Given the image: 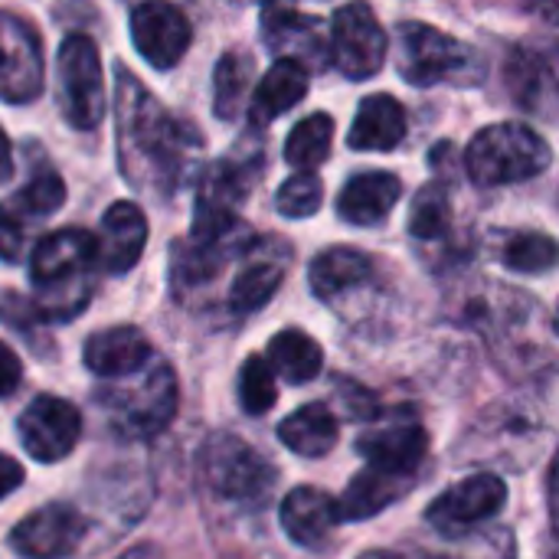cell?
Segmentation results:
<instances>
[{"mask_svg":"<svg viewBox=\"0 0 559 559\" xmlns=\"http://www.w3.org/2000/svg\"><path fill=\"white\" fill-rule=\"evenodd\" d=\"M29 239V223H23L7 203H0V259L20 262Z\"/></svg>","mask_w":559,"mask_h":559,"instance_id":"e575fe53","label":"cell"},{"mask_svg":"<svg viewBox=\"0 0 559 559\" xmlns=\"http://www.w3.org/2000/svg\"><path fill=\"white\" fill-rule=\"evenodd\" d=\"M400 193H403V187L393 174H383V170L357 174L347 180V187L337 197L341 219H347L354 226H373L390 216Z\"/></svg>","mask_w":559,"mask_h":559,"instance_id":"ffe728a7","label":"cell"},{"mask_svg":"<svg viewBox=\"0 0 559 559\" xmlns=\"http://www.w3.org/2000/svg\"><path fill=\"white\" fill-rule=\"evenodd\" d=\"M331 59L347 79H370L386 59V33L360 0L344 3L331 20Z\"/></svg>","mask_w":559,"mask_h":559,"instance_id":"ba28073f","label":"cell"},{"mask_svg":"<svg viewBox=\"0 0 559 559\" xmlns=\"http://www.w3.org/2000/svg\"><path fill=\"white\" fill-rule=\"evenodd\" d=\"M43 43L16 13L0 10V98L23 105L43 92Z\"/></svg>","mask_w":559,"mask_h":559,"instance_id":"9c48e42d","label":"cell"},{"mask_svg":"<svg viewBox=\"0 0 559 559\" xmlns=\"http://www.w3.org/2000/svg\"><path fill=\"white\" fill-rule=\"evenodd\" d=\"M278 400L275 390V370L269 357H249L239 370V403L249 416H265Z\"/></svg>","mask_w":559,"mask_h":559,"instance_id":"1f68e13d","label":"cell"},{"mask_svg":"<svg viewBox=\"0 0 559 559\" xmlns=\"http://www.w3.org/2000/svg\"><path fill=\"white\" fill-rule=\"evenodd\" d=\"M501 259L511 272L537 275V272H547L557 265L559 246L544 233H511L504 239Z\"/></svg>","mask_w":559,"mask_h":559,"instance_id":"f546056e","label":"cell"},{"mask_svg":"<svg viewBox=\"0 0 559 559\" xmlns=\"http://www.w3.org/2000/svg\"><path fill=\"white\" fill-rule=\"evenodd\" d=\"M197 472L210 495L246 508L262 504L275 485V468L252 445L229 432H216L203 442Z\"/></svg>","mask_w":559,"mask_h":559,"instance_id":"8992f818","label":"cell"},{"mask_svg":"<svg viewBox=\"0 0 559 559\" xmlns=\"http://www.w3.org/2000/svg\"><path fill=\"white\" fill-rule=\"evenodd\" d=\"M85 537V518L69 504H46L10 531V547L23 559H66Z\"/></svg>","mask_w":559,"mask_h":559,"instance_id":"4fadbf2b","label":"cell"},{"mask_svg":"<svg viewBox=\"0 0 559 559\" xmlns=\"http://www.w3.org/2000/svg\"><path fill=\"white\" fill-rule=\"evenodd\" d=\"M308 92V72L298 59H278L259 82L255 95H252V121L255 124H269L272 118L285 115L288 108H295Z\"/></svg>","mask_w":559,"mask_h":559,"instance_id":"603a6c76","label":"cell"},{"mask_svg":"<svg viewBox=\"0 0 559 559\" xmlns=\"http://www.w3.org/2000/svg\"><path fill=\"white\" fill-rule=\"evenodd\" d=\"M23 485V468L10 455H0V501Z\"/></svg>","mask_w":559,"mask_h":559,"instance_id":"74e56055","label":"cell"},{"mask_svg":"<svg viewBox=\"0 0 559 559\" xmlns=\"http://www.w3.org/2000/svg\"><path fill=\"white\" fill-rule=\"evenodd\" d=\"M409 485H413V475L367 465L364 472H357L350 478V485L337 498V514H341V521H367V518L386 511L390 504H396L409 491Z\"/></svg>","mask_w":559,"mask_h":559,"instance_id":"d6986e66","label":"cell"},{"mask_svg":"<svg viewBox=\"0 0 559 559\" xmlns=\"http://www.w3.org/2000/svg\"><path fill=\"white\" fill-rule=\"evenodd\" d=\"M449 229V197L442 187L429 183L416 193L409 210V233L416 239H442Z\"/></svg>","mask_w":559,"mask_h":559,"instance_id":"d6a6232c","label":"cell"},{"mask_svg":"<svg viewBox=\"0 0 559 559\" xmlns=\"http://www.w3.org/2000/svg\"><path fill=\"white\" fill-rule=\"evenodd\" d=\"M403 134H406L403 105L393 95H370L357 108L347 144L354 151H393L403 141Z\"/></svg>","mask_w":559,"mask_h":559,"instance_id":"44dd1931","label":"cell"},{"mask_svg":"<svg viewBox=\"0 0 559 559\" xmlns=\"http://www.w3.org/2000/svg\"><path fill=\"white\" fill-rule=\"evenodd\" d=\"M249 79H252V59L239 56V52H226L213 72V108L219 118H236L239 115V105L246 98V88H249Z\"/></svg>","mask_w":559,"mask_h":559,"instance_id":"f1b7e54d","label":"cell"},{"mask_svg":"<svg viewBox=\"0 0 559 559\" xmlns=\"http://www.w3.org/2000/svg\"><path fill=\"white\" fill-rule=\"evenodd\" d=\"M360 559H400L396 554H386V550H377V554H364Z\"/></svg>","mask_w":559,"mask_h":559,"instance_id":"7bdbcfd3","label":"cell"},{"mask_svg":"<svg viewBox=\"0 0 559 559\" xmlns=\"http://www.w3.org/2000/svg\"><path fill=\"white\" fill-rule=\"evenodd\" d=\"M331 138H334V121L331 115H308L298 121L285 141V160L298 170H314L328 160L331 154Z\"/></svg>","mask_w":559,"mask_h":559,"instance_id":"83f0119b","label":"cell"},{"mask_svg":"<svg viewBox=\"0 0 559 559\" xmlns=\"http://www.w3.org/2000/svg\"><path fill=\"white\" fill-rule=\"evenodd\" d=\"M508 501V485L498 475H472L459 485H452L449 491H442L429 511L426 521L445 534V537H459L472 527H478L481 521H491Z\"/></svg>","mask_w":559,"mask_h":559,"instance_id":"30bf717a","label":"cell"},{"mask_svg":"<svg viewBox=\"0 0 559 559\" xmlns=\"http://www.w3.org/2000/svg\"><path fill=\"white\" fill-rule=\"evenodd\" d=\"M285 265H288V255L278 252L272 255V246H262L259 252H252L246 259V265L239 269V275L233 278V288H229V308L236 314H249V311H259L282 285L285 278Z\"/></svg>","mask_w":559,"mask_h":559,"instance_id":"7402d4cb","label":"cell"},{"mask_svg":"<svg viewBox=\"0 0 559 559\" xmlns=\"http://www.w3.org/2000/svg\"><path fill=\"white\" fill-rule=\"evenodd\" d=\"M324 200V187L321 180L311 174V170H298L295 177H288L278 193H275V206L282 216L288 219H305V216H314L318 206Z\"/></svg>","mask_w":559,"mask_h":559,"instance_id":"836d02e7","label":"cell"},{"mask_svg":"<svg viewBox=\"0 0 559 559\" xmlns=\"http://www.w3.org/2000/svg\"><path fill=\"white\" fill-rule=\"evenodd\" d=\"M341 400H344V413L350 419H357V423H367V419H373L380 413L377 400L364 386H357V383H344L341 386Z\"/></svg>","mask_w":559,"mask_h":559,"instance_id":"d590c367","label":"cell"},{"mask_svg":"<svg viewBox=\"0 0 559 559\" xmlns=\"http://www.w3.org/2000/svg\"><path fill=\"white\" fill-rule=\"evenodd\" d=\"M357 452L373 468L413 475L423 465L426 452H429V436H426V429L419 423H396V426H386L380 432L360 436Z\"/></svg>","mask_w":559,"mask_h":559,"instance_id":"ac0fdd59","label":"cell"},{"mask_svg":"<svg viewBox=\"0 0 559 559\" xmlns=\"http://www.w3.org/2000/svg\"><path fill=\"white\" fill-rule=\"evenodd\" d=\"M56 72H59L62 111L69 124L79 131L98 128L105 115V82H102V56L95 43L82 33L69 36L59 46Z\"/></svg>","mask_w":559,"mask_h":559,"instance_id":"52a82bcc","label":"cell"},{"mask_svg":"<svg viewBox=\"0 0 559 559\" xmlns=\"http://www.w3.org/2000/svg\"><path fill=\"white\" fill-rule=\"evenodd\" d=\"M20 377H23L20 357L0 341V396H10V393L20 386Z\"/></svg>","mask_w":559,"mask_h":559,"instance_id":"8d00e7d4","label":"cell"},{"mask_svg":"<svg viewBox=\"0 0 559 559\" xmlns=\"http://www.w3.org/2000/svg\"><path fill=\"white\" fill-rule=\"evenodd\" d=\"M98 400L115 432L128 439H151L164 432L177 413V377L170 364L154 357L144 370L111 380V386L102 390Z\"/></svg>","mask_w":559,"mask_h":559,"instance_id":"3957f363","label":"cell"},{"mask_svg":"<svg viewBox=\"0 0 559 559\" xmlns=\"http://www.w3.org/2000/svg\"><path fill=\"white\" fill-rule=\"evenodd\" d=\"M269 364H272V370L278 377L301 386V383H311L321 373L324 354H321L314 337L292 328V331H282V334H275L269 341Z\"/></svg>","mask_w":559,"mask_h":559,"instance_id":"484cf974","label":"cell"},{"mask_svg":"<svg viewBox=\"0 0 559 559\" xmlns=\"http://www.w3.org/2000/svg\"><path fill=\"white\" fill-rule=\"evenodd\" d=\"M547 501H550V521H554V531L559 534V452L550 465V478H547Z\"/></svg>","mask_w":559,"mask_h":559,"instance_id":"f35d334b","label":"cell"},{"mask_svg":"<svg viewBox=\"0 0 559 559\" xmlns=\"http://www.w3.org/2000/svg\"><path fill=\"white\" fill-rule=\"evenodd\" d=\"M278 521H282V531L288 534L292 544L318 550L334 534V527L341 524V514H337V501L328 491L295 488L282 501Z\"/></svg>","mask_w":559,"mask_h":559,"instance_id":"e0dca14e","label":"cell"},{"mask_svg":"<svg viewBox=\"0 0 559 559\" xmlns=\"http://www.w3.org/2000/svg\"><path fill=\"white\" fill-rule=\"evenodd\" d=\"M147 242V219L134 203H111L98 226V265L111 275H121L138 265Z\"/></svg>","mask_w":559,"mask_h":559,"instance_id":"9a60e30c","label":"cell"},{"mask_svg":"<svg viewBox=\"0 0 559 559\" xmlns=\"http://www.w3.org/2000/svg\"><path fill=\"white\" fill-rule=\"evenodd\" d=\"M521 3H524V10H531L534 16H540V20L559 26V0H521Z\"/></svg>","mask_w":559,"mask_h":559,"instance_id":"ab89813d","label":"cell"},{"mask_svg":"<svg viewBox=\"0 0 559 559\" xmlns=\"http://www.w3.org/2000/svg\"><path fill=\"white\" fill-rule=\"evenodd\" d=\"M118 559H164V554L151 544H141V547H131L128 554H121Z\"/></svg>","mask_w":559,"mask_h":559,"instance_id":"b9f144b4","label":"cell"},{"mask_svg":"<svg viewBox=\"0 0 559 559\" xmlns=\"http://www.w3.org/2000/svg\"><path fill=\"white\" fill-rule=\"evenodd\" d=\"M265 43L275 46L278 52H285V59L324 52L321 23L314 16H301L292 10H275L265 16Z\"/></svg>","mask_w":559,"mask_h":559,"instance_id":"4316f807","label":"cell"},{"mask_svg":"<svg viewBox=\"0 0 559 559\" xmlns=\"http://www.w3.org/2000/svg\"><path fill=\"white\" fill-rule=\"evenodd\" d=\"M367 278H370V259L347 246H334V249L321 252L308 269L311 292L324 301H334L337 295L364 285Z\"/></svg>","mask_w":559,"mask_h":559,"instance_id":"d4e9b609","label":"cell"},{"mask_svg":"<svg viewBox=\"0 0 559 559\" xmlns=\"http://www.w3.org/2000/svg\"><path fill=\"white\" fill-rule=\"evenodd\" d=\"M554 331L559 334V308H557V318H554Z\"/></svg>","mask_w":559,"mask_h":559,"instance_id":"ee69618b","label":"cell"},{"mask_svg":"<svg viewBox=\"0 0 559 559\" xmlns=\"http://www.w3.org/2000/svg\"><path fill=\"white\" fill-rule=\"evenodd\" d=\"M278 439L301 459H324L337 445V419L324 403H308L278 426Z\"/></svg>","mask_w":559,"mask_h":559,"instance_id":"cb8c5ba5","label":"cell"},{"mask_svg":"<svg viewBox=\"0 0 559 559\" xmlns=\"http://www.w3.org/2000/svg\"><path fill=\"white\" fill-rule=\"evenodd\" d=\"M400 75L413 85H475L485 79V59L439 26L413 20L400 26Z\"/></svg>","mask_w":559,"mask_h":559,"instance_id":"5b68a950","label":"cell"},{"mask_svg":"<svg viewBox=\"0 0 559 559\" xmlns=\"http://www.w3.org/2000/svg\"><path fill=\"white\" fill-rule=\"evenodd\" d=\"M98 265L95 236L85 229H59L39 239L29 259V278L36 288V311L46 321L75 318L92 298V272Z\"/></svg>","mask_w":559,"mask_h":559,"instance_id":"7a4b0ae2","label":"cell"},{"mask_svg":"<svg viewBox=\"0 0 559 559\" xmlns=\"http://www.w3.org/2000/svg\"><path fill=\"white\" fill-rule=\"evenodd\" d=\"M10 170H13V157H10V141H7V134L0 131V183L10 177Z\"/></svg>","mask_w":559,"mask_h":559,"instance_id":"60d3db41","label":"cell"},{"mask_svg":"<svg viewBox=\"0 0 559 559\" xmlns=\"http://www.w3.org/2000/svg\"><path fill=\"white\" fill-rule=\"evenodd\" d=\"M62 203H66V183H62L59 174H39V177H33L16 197L7 200V206H10L23 223L46 219V216H52Z\"/></svg>","mask_w":559,"mask_h":559,"instance_id":"4dcf8cb0","label":"cell"},{"mask_svg":"<svg viewBox=\"0 0 559 559\" xmlns=\"http://www.w3.org/2000/svg\"><path fill=\"white\" fill-rule=\"evenodd\" d=\"M85 367L102 377V380H121V377H131L138 370H144L151 360H154V350L147 344V337L138 331V328H108V331H98L85 341Z\"/></svg>","mask_w":559,"mask_h":559,"instance_id":"2e32d148","label":"cell"},{"mask_svg":"<svg viewBox=\"0 0 559 559\" xmlns=\"http://www.w3.org/2000/svg\"><path fill=\"white\" fill-rule=\"evenodd\" d=\"M118 157L121 174L134 187L170 180L183 157V138L174 118L144 92V85L118 66Z\"/></svg>","mask_w":559,"mask_h":559,"instance_id":"6da1fadb","label":"cell"},{"mask_svg":"<svg viewBox=\"0 0 559 559\" xmlns=\"http://www.w3.org/2000/svg\"><path fill=\"white\" fill-rule=\"evenodd\" d=\"M131 39L154 69H170L190 46V23L174 3L144 0L131 13Z\"/></svg>","mask_w":559,"mask_h":559,"instance_id":"5bb4252c","label":"cell"},{"mask_svg":"<svg viewBox=\"0 0 559 559\" xmlns=\"http://www.w3.org/2000/svg\"><path fill=\"white\" fill-rule=\"evenodd\" d=\"M16 429L26 455L49 465V462H62L75 449L82 436V416L62 396H36L20 416Z\"/></svg>","mask_w":559,"mask_h":559,"instance_id":"8fae6325","label":"cell"},{"mask_svg":"<svg viewBox=\"0 0 559 559\" xmlns=\"http://www.w3.org/2000/svg\"><path fill=\"white\" fill-rule=\"evenodd\" d=\"M508 88L521 108L554 115L559 111V43L524 39L508 62Z\"/></svg>","mask_w":559,"mask_h":559,"instance_id":"7c38bea8","label":"cell"},{"mask_svg":"<svg viewBox=\"0 0 559 559\" xmlns=\"http://www.w3.org/2000/svg\"><path fill=\"white\" fill-rule=\"evenodd\" d=\"M550 144L527 124H491L472 138L465 151L468 177L478 187H504L521 183L550 167Z\"/></svg>","mask_w":559,"mask_h":559,"instance_id":"277c9868","label":"cell"}]
</instances>
